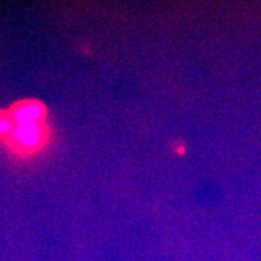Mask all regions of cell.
<instances>
[{"label": "cell", "instance_id": "obj_1", "mask_svg": "<svg viewBox=\"0 0 261 261\" xmlns=\"http://www.w3.org/2000/svg\"><path fill=\"white\" fill-rule=\"evenodd\" d=\"M49 109L40 99H19L0 108V145L18 160L42 155L54 141Z\"/></svg>", "mask_w": 261, "mask_h": 261}]
</instances>
